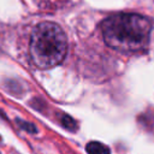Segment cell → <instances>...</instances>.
<instances>
[{"instance_id": "6da1fadb", "label": "cell", "mask_w": 154, "mask_h": 154, "mask_svg": "<svg viewBox=\"0 0 154 154\" xmlns=\"http://www.w3.org/2000/svg\"><path fill=\"white\" fill-rule=\"evenodd\" d=\"M152 30V20L135 12L113 13L100 24L105 45L124 58L146 55L150 46Z\"/></svg>"}, {"instance_id": "7a4b0ae2", "label": "cell", "mask_w": 154, "mask_h": 154, "mask_svg": "<svg viewBox=\"0 0 154 154\" xmlns=\"http://www.w3.org/2000/svg\"><path fill=\"white\" fill-rule=\"evenodd\" d=\"M29 48L34 65L38 69H49L64 60L67 51V40L58 24L42 22L34 28Z\"/></svg>"}, {"instance_id": "3957f363", "label": "cell", "mask_w": 154, "mask_h": 154, "mask_svg": "<svg viewBox=\"0 0 154 154\" xmlns=\"http://www.w3.org/2000/svg\"><path fill=\"white\" fill-rule=\"evenodd\" d=\"M85 150L88 154H111L109 148L100 142L91 141L85 146Z\"/></svg>"}, {"instance_id": "277c9868", "label": "cell", "mask_w": 154, "mask_h": 154, "mask_svg": "<svg viewBox=\"0 0 154 154\" xmlns=\"http://www.w3.org/2000/svg\"><path fill=\"white\" fill-rule=\"evenodd\" d=\"M60 123H61V125H63L65 129H67V130H70V131H76V129H77V123L73 120V118H71V117L67 116V114H63V116H61Z\"/></svg>"}, {"instance_id": "5b68a950", "label": "cell", "mask_w": 154, "mask_h": 154, "mask_svg": "<svg viewBox=\"0 0 154 154\" xmlns=\"http://www.w3.org/2000/svg\"><path fill=\"white\" fill-rule=\"evenodd\" d=\"M16 123L18 124V126H19L22 130H24V131H26V132H30V134H36V132H37V129H36V126H35L32 123L25 122V120H23V119H16Z\"/></svg>"}]
</instances>
